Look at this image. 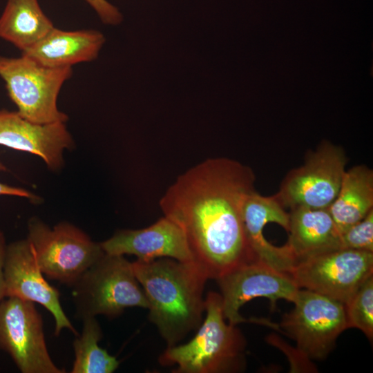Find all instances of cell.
Returning <instances> with one entry per match:
<instances>
[{"label": "cell", "mask_w": 373, "mask_h": 373, "mask_svg": "<svg viewBox=\"0 0 373 373\" xmlns=\"http://www.w3.org/2000/svg\"><path fill=\"white\" fill-rule=\"evenodd\" d=\"M254 183L249 166L211 158L181 175L160 201L164 216L184 232L193 264L208 279L256 260L242 218V203Z\"/></svg>", "instance_id": "1"}, {"label": "cell", "mask_w": 373, "mask_h": 373, "mask_svg": "<svg viewBox=\"0 0 373 373\" xmlns=\"http://www.w3.org/2000/svg\"><path fill=\"white\" fill-rule=\"evenodd\" d=\"M146 296L149 318L167 347L178 345L202 323L207 276L192 262L171 258L132 262Z\"/></svg>", "instance_id": "2"}, {"label": "cell", "mask_w": 373, "mask_h": 373, "mask_svg": "<svg viewBox=\"0 0 373 373\" xmlns=\"http://www.w3.org/2000/svg\"><path fill=\"white\" fill-rule=\"evenodd\" d=\"M205 318L195 336L184 344L167 347L162 365H176L175 373H233L246 366V341L241 331L224 318L220 294L204 298Z\"/></svg>", "instance_id": "3"}, {"label": "cell", "mask_w": 373, "mask_h": 373, "mask_svg": "<svg viewBox=\"0 0 373 373\" xmlns=\"http://www.w3.org/2000/svg\"><path fill=\"white\" fill-rule=\"evenodd\" d=\"M76 314L82 320L119 316L127 307L149 303L132 267L124 256L104 254L71 287Z\"/></svg>", "instance_id": "4"}, {"label": "cell", "mask_w": 373, "mask_h": 373, "mask_svg": "<svg viewBox=\"0 0 373 373\" xmlns=\"http://www.w3.org/2000/svg\"><path fill=\"white\" fill-rule=\"evenodd\" d=\"M72 75V67L44 66L23 54L17 57L0 55V77L8 95L18 113L32 122L68 120V115L57 106V99Z\"/></svg>", "instance_id": "5"}, {"label": "cell", "mask_w": 373, "mask_h": 373, "mask_svg": "<svg viewBox=\"0 0 373 373\" xmlns=\"http://www.w3.org/2000/svg\"><path fill=\"white\" fill-rule=\"evenodd\" d=\"M28 230L27 239L43 274L70 287L105 254L100 243L68 222L51 229L34 217L28 221Z\"/></svg>", "instance_id": "6"}, {"label": "cell", "mask_w": 373, "mask_h": 373, "mask_svg": "<svg viewBox=\"0 0 373 373\" xmlns=\"http://www.w3.org/2000/svg\"><path fill=\"white\" fill-rule=\"evenodd\" d=\"M293 303L280 327L296 342L302 358H325L338 336L347 329L344 304L305 289H299Z\"/></svg>", "instance_id": "7"}, {"label": "cell", "mask_w": 373, "mask_h": 373, "mask_svg": "<svg viewBox=\"0 0 373 373\" xmlns=\"http://www.w3.org/2000/svg\"><path fill=\"white\" fill-rule=\"evenodd\" d=\"M343 149L329 142L310 151L300 166L291 170L275 194L285 208L329 209L345 172Z\"/></svg>", "instance_id": "8"}, {"label": "cell", "mask_w": 373, "mask_h": 373, "mask_svg": "<svg viewBox=\"0 0 373 373\" xmlns=\"http://www.w3.org/2000/svg\"><path fill=\"white\" fill-rule=\"evenodd\" d=\"M288 275L299 289L345 304L373 275V252L333 249L296 262Z\"/></svg>", "instance_id": "9"}, {"label": "cell", "mask_w": 373, "mask_h": 373, "mask_svg": "<svg viewBox=\"0 0 373 373\" xmlns=\"http://www.w3.org/2000/svg\"><path fill=\"white\" fill-rule=\"evenodd\" d=\"M0 350L22 373H64L48 351L42 316L35 303L6 297L0 303Z\"/></svg>", "instance_id": "10"}, {"label": "cell", "mask_w": 373, "mask_h": 373, "mask_svg": "<svg viewBox=\"0 0 373 373\" xmlns=\"http://www.w3.org/2000/svg\"><path fill=\"white\" fill-rule=\"evenodd\" d=\"M216 280L224 317L236 325L247 321L239 311L248 301L267 298L274 309L279 300L293 303L299 290L288 274L258 260L240 265Z\"/></svg>", "instance_id": "11"}, {"label": "cell", "mask_w": 373, "mask_h": 373, "mask_svg": "<svg viewBox=\"0 0 373 373\" xmlns=\"http://www.w3.org/2000/svg\"><path fill=\"white\" fill-rule=\"evenodd\" d=\"M4 274L6 297H16L44 306L54 318L56 336L64 329L78 335L63 310L59 290L45 279L27 238L7 245Z\"/></svg>", "instance_id": "12"}, {"label": "cell", "mask_w": 373, "mask_h": 373, "mask_svg": "<svg viewBox=\"0 0 373 373\" xmlns=\"http://www.w3.org/2000/svg\"><path fill=\"white\" fill-rule=\"evenodd\" d=\"M0 145L40 157L52 171L64 166L63 153L74 146L66 122L40 124L17 111L0 110Z\"/></svg>", "instance_id": "13"}, {"label": "cell", "mask_w": 373, "mask_h": 373, "mask_svg": "<svg viewBox=\"0 0 373 373\" xmlns=\"http://www.w3.org/2000/svg\"><path fill=\"white\" fill-rule=\"evenodd\" d=\"M242 218L249 248L256 260L289 274L296 261L285 244L277 247L269 242L263 234V229L274 222L287 231L289 216L276 195L264 196L255 189L245 198L242 206Z\"/></svg>", "instance_id": "14"}, {"label": "cell", "mask_w": 373, "mask_h": 373, "mask_svg": "<svg viewBox=\"0 0 373 373\" xmlns=\"http://www.w3.org/2000/svg\"><path fill=\"white\" fill-rule=\"evenodd\" d=\"M100 245L108 254L134 255L144 261L171 258L193 263L184 232L166 216L144 229L119 230Z\"/></svg>", "instance_id": "15"}, {"label": "cell", "mask_w": 373, "mask_h": 373, "mask_svg": "<svg viewBox=\"0 0 373 373\" xmlns=\"http://www.w3.org/2000/svg\"><path fill=\"white\" fill-rule=\"evenodd\" d=\"M105 41L104 34L97 30H64L54 27L21 54L44 66L72 67L96 59Z\"/></svg>", "instance_id": "16"}, {"label": "cell", "mask_w": 373, "mask_h": 373, "mask_svg": "<svg viewBox=\"0 0 373 373\" xmlns=\"http://www.w3.org/2000/svg\"><path fill=\"white\" fill-rule=\"evenodd\" d=\"M286 245L296 261L342 248L341 234L328 209H290Z\"/></svg>", "instance_id": "17"}, {"label": "cell", "mask_w": 373, "mask_h": 373, "mask_svg": "<svg viewBox=\"0 0 373 373\" xmlns=\"http://www.w3.org/2000/svg\"><path fill=\"white\" fill-rule=\"evenodd\" d=\"M328 209L340 234L365 218L373 209V171L363 164L345 170Z\"/></svg>", "instance_id": "18"}, {"label": "cell", "mask_w": 373, "mask_h": 373, "mask_svg": "<svg viewBox=\"0 0 373 373\" xmlns=\"http://www.w3.org/2000/svg\"><path fill=\"white\" fill-rule=\"evenodd\" d=\"M54 27L38 0H7L0 16V39L23 52Z\"/></svg>", "instance_id": "19"}, {"label": "cell", "mask_w": 373, "mask_h": 373, "mask_svg": "<svg viewBox=\"0 0 373 373\" xmlns=\"http://www.w3.org/2000/svg\"><path fill=\"white\" fill-rule=\"evenodd\" d=\"M82 334L73 342L75 360L71 373H112L119 365L116 357L98 345L102 338L101 327L95 317L82 319Z\"/></svg>", "instance_id": "20"}, {"label": "cell", "mask_w": 373, "mask_h": 373, "mask_svg": "<svg viewBox=\"0 0 373 373\" xmlns=\"http://www.w3.org/2000/svg\"><path fill=\"white\" fill-rule=\"evenodd\" d=\"M347 328L360 329L373 338V275L369 276L344 304Z\"/></svg>", "instance_id": "21"}, {"label": "cell", "mask_w": 373, "mask_h": 373, "mask_svg": "<svg viewBox=\"0 0 373 373\" xmlns=\"http://www.w3.org/2000/svg\"><path fill=\"white\" fill-rule=\"evenodd\" d=\"M342 248L373 252V209L341 233Z\"/></svg>", "instance_id": "22"}, {"label": "cell", "mask_w": 373, "mask_h": 373, "mask_svg": "<svg viewBox=\"0 0 373 373\" xmlns=\"http://www.w3.org/2000/svg\"><path fill=\"white\" fill-rule=\"evenodd\" d=\"M95 11L106 25L117 26L123 20V16L117 7L106 0H84Z\"/></svg>", "instance_id": "23"}, {"label": "cell", "mask_w": 373, "mask_h": 373, "mask_svg": "<svg viewBox=\"0 0 373 373\" xmlns=\"http://www.w3.org/2000/svg\"><path fill=\"white\" fill-rule=\"evenodd\" d=\"M7 244L3 233L0 231V303L6 298L4 268Z\"/></svg>", "instance_id": "24"}, {"label": "cell", "mask_w": 373, "mask_h": 373, "mask_svg": "<svg viewBox=\"0 0 373 373\" xmlns=\"http://www.w3.org/2000/svg\"><path fill=\"white\" fill-rule=\"evenodd\" d=\"M0 195H12L28 198L37 202L40 198L28 190L22 188L7 185L0 182Z\"/></svg>", "instance_id": "25"}]
</instances>
